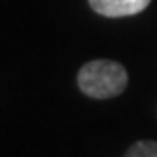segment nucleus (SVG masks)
<instances>
[{"label": "nucleus", "mask_w": 157, "mask_h": 157, "mask_svg": "<svg viewBox=\"0 0 157 157\" xmlns=\"http://www.w3.org/2000/svg\"><path fill=\"white\" fill-rule=\"evenodd\" d=\"M129 82V73L122 63L113 59H93L77 72L80 93L93 100H110L122 94Z\"/></svg>", "instance_id": "f257e3e1"}, {"label": "nucleus", "mask_w": 157, "mask_h": 157, "mask_svg": "<svg viewBox=\"0 0 157 157\" xmlns=\"http://www.w3.org/2000/svg\"><path fill=\"white\" fill-rule=\"evenodd\" d=\"M89 7L103 17L136 16L150 6L152 0H87Z\"/></svg>", "instance_id": "f03ea898"}, {"label": "nucleus", "mask_w": 157, "mask_h": 157, "mask_svg": "<svg viewBox=\"0 0 157 157\" xmlns=\"http://www.w3.org/2000/svg\"><path fill=\"white\" fill-rule=\"evenodd\" d=\"M122 157H157V141L138 140L126 150Z\"/></svg>", "instance_id": "7ed1b4c3"}]
</instances>
